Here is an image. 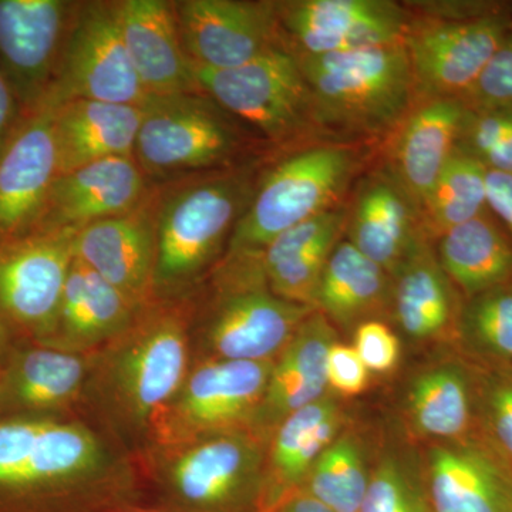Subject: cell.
<instances>
[{
  "instance_id": "cell-25",
  "label": "cell",
  "mask_w": 512,
  "mask_h": 512,
  "mask_svg": "<svg viewBox=\"0 0 512 512\" xmlns=\"http://www.w3.org/2000/svg\"><path fill=\"white\" fill-rule=\"evenodd\" d=\"M143 106L70 100L55 107L59 175L109 158L134 157Z\"/></svg>"
},
{
  "instance_id": "cell-34",
  "label": "cell",
  "mask_w": 512,
  "mask_h": 512,
  "mask_svg": "<svg viewBox=\"0 0 512 512\" xmlns=\"http://www.w3.org/2000/svg\"><path fill=\"white\" fill-rule=\"evenodd\" d=\"M370 474L362 443L353 433H340L320 454L299 490L333 512H359Z\"/></svg>"
},
{
  "instance_id": "cell-4",
  "label": "cell",
  "mask_w": 512,
  "mask_h": 512,
  "mask_svg": "<svg viewBox=\"0 0 512 512\" xmlns=\"http://www.w3.org/2000/svg\"><path fill=\"white\" fill-rule=\"evenodd\" d=\"M249 177L225 170L157 184V301L192 295L221 261L254 197Z\"/></svg>"
},
{
  "instance_id": "cell-48",
  "label": "cell",
  "mask_w": 512,
  "mask_h": 512,
  "mask_svg": "<svg viewBox=\"0 0 512 512\" xmlns=\"http://www.w3.org/2000/svg\"><path fill=\"white\" fill-rule=\"evenodd\" d=\"M508 370H510V372L512 373V366H511V367H508Z\"/></svg>"
},
{
  "instance_id": "cell-40",
  "label": "cell",
  "mask_w": 512,
  "mask_h": 512,
  "mask_svg": "<svg viewBox=\"0 0 512 512\" xmlns=\"http://www.w3.org/2000/svg\"><path fill=\"white\" fill-rule=\"evenodd\" d=\"M353 349L369 372H392L400 360L399 338L379 319L367 320L357 326Z\"/></svg>"
},
{
  "instance_id": "cell-26",
  "label": "cell",
  "mask_w": 512,
  "mask_h": 512,
  "mask_svg": "<svg viewBox=\"0 0 512 512\" xmlns=\"http://www.w3.org/2000/svg\"><path fill=\"white\" fill-rule=\"evenodd\" d=\"M466 106L457 99H427L410 114L393 151L396 184L423 207L457 148Z\"/></svg>"
},
{
  "instance_id": "cell-20",
  "label": "cell",
  "mask_w": 512,
  "mask_h": 512,
  "mask_svg": "<svg viewBox=\"0 0 512 512\" xmlns=\"http://www.w3.org/2000/svg\"><path fill=\"white\" fill-rule=\"evenodd\" d=\"M154 183L134 157L109 158L59 175L35 231H79L134 210Z\"/></svg>"
},
{
  "instance_id": "cell-42",
  "label": "cell",
  "mask_w": 512,
  "mask_h": 512,
  "mask_svg": "<svg viewBox=\"0 0 512 512\" xmlns=\"http://www.w3.org/2000/svg\"><path fill=\"white\" fill-rule=\"evenodd\" d=\"M488 208L512 239V175L487 170Z\"/></svg>"
},
{
  "instance_id": "cell-28",
  "label": "cell",
  "mask_w": 512,
  "mask_h": 512,
  "mask_svg": "<svg viewBox=\"0 0 512 512\" xmlns=\"http://www.w3.org/2000/svg\"><path fill=\"white\" fill-rule=\"evenodd\" d=\"M342 424V407L330 394L279 423L266 453V511L275 510L302 487L320 454L342 433Z\"/></svg>"
},
{
  "instance_id": "cell-6",
  "label": "cell",
  "mask_w": 512,
  "mask_h": 512,
  "mask_svg": "<svg viewBox=\"0 0 512 512\" xmlns=\"http://www.w3.org/2000/svg\"><path fill=\"white\" fill-rule=\"evenodd\" d=\"M296 57L319 123L357 133H379L393 127L409 109L416 86L403 40L350 52Z\"/></svg>"
},
{
  "instance_id": "cell-8",
  "label": "cell",
  "mask_w": 512,
  "mask_h": 512,
  "mask_svg": "<svg viewBox=\"0 0 512 512\" xmlns=\"http://www.w3.org/2000/svg\"><path fill=\"white\" fill-rule=\"evenodd\" d=\"M272 362H192L184 382L157 417L140 457L229 431L251 430Z\"/></svg>"
},
{
  "instance_id": "cell-14",
  "label": "cell",
  "mask_w": 512,
  "mask_h": 512,
  "mask_svg": "<svg viewBox=\"0 0 512 512\" xmlns=\"http://www.w3.org/2000/svg\"><path fill=\"white\" fill-rule=\"evenodd\" d=\"M175 18L194 69L229 70L284 46L276 2L177 0Z\"/></svg>"
},
{
  "instance_id": "cell-17",
  "label": "cell",
  "mask_w": 512,
  "mask_h": 512,
  "mask_svg": "<svg viewBox=\"0 0 512 512\" xmlns=\"http://www.w3.org/2000/svg\"><path fill=\"white\" fill-rule=\"evenodd\" d=\"M157 207L154 184L134 210L94 222L74 235V258L140 308L157 302Z\"/></svg>"
},
{
  "instance_id": "cell-35",
  "label": "cell",
  "mask_w": 512,
  "mask_h": 512,
  "mask_svg": "<svg viewBox=\"0 0 512 512\" xmlns=\"http://www.w3.org/2000/svg\"><path fill=\"white\" fill-rule=\"evenodd\" d=\"M488 210L487 168L456 151L421 207L424 225L440 237L447 229L474 220Z\"/></svg>"
},
{
  "instance_id": "cell-10",
  "label": "cell",
  "mask_w": 512,
  "mask_h": 512,
  "mask_svg": "<svg viewBox=\"0 0 512 512\" xmlns=\"http://www.w3.org/2000/svg\"><path fill=\"white\" fill-rule=\"evenodd\" d=\"M194 70L202 92L269 143H286L315 120L301 63L285 46L235 69Z\"/></svg>"
},
{
  "instance_id": "cell-21",
  "label": "cell",
  "mask_w": 512,
  "mask_h": 512,
  "mask_svg": "<svg viewBox=\"0 0 512 512\" xmlns=\"http://www.w3.org/2000/svg\"><path fill=\"white\" fill-rule=\"evenodd\" d=\"M90 366L92 355L23 342L0 369L2 416H77Z\"/></svg>"
},
{
  "instance_id": "cell-41",
  "label": "cell",
  "mask_w": 512,
  "mask_h": 512,
  "mask_svg": "<svg viewBox=\"0 0 512 512\" xmlns=\"http://www.w3.org/2000/svg\"><path fill=\"white\" fill-rule=\"evenodd\" d=\"M326 373L329 387L342 396H357L369 386V370L353 346L345 343H333L329 350Z\"/></svg>"
},
{
  "instance_id": "cell-3",
  "label": "cell",
  "mask_w": 512,
  "mask_h": 512,
  "mask_svg": "<svg viewBox=\"0 0 512 512\" xmlns=\"http://www.w3.org/2000/svg\"><path fill=\"white\" fill-rule=\"evenodd\" d=\"M192 362H269L316 309L269 288L261 251L225 252L190 295Z\"/></svg>"
},
{
  "instance_id": "cell-36",
  "label": "cell",
  "mask_w": 512,
  "mask_h": 512,
  "mask_svg": "<svg viewBox=\"0 0 512 512\" xmlns=\"http://www.w3.org/2000/svg\"><path fill=\"white\" fill-rule=\"evenodd\" d=\"M359 512H433L423 466L407 454H383L372 468Z\"/></svg>"
},
{
  "instance_id": "cell-47",
  "label": "cell",
  "mask_w": 512,
  "mask_h": 512,
  "mask_svg": "<svg viewBox=\"0 0 512 512\" xmlns=\"http://www.w3.org/2000/svg\"><path fill=\"white\" fill-rule=\"evenodd\" d=\"M126 512H147V511H143V510H134V511H126Z\"/></svg>"
},
{
  "instance_id": "cell-15",
  "label": "cell",
  "mask_w": 512,
  "mask_h": 512,
  "mask_svg": "<svg viewBox=\"0 0 512 512\" xmlns=\"http://www.w3.org/2000/svg\"><path fill=\"white\" fill-rule=\"evenodd\" d=\"M79 2L0 0V64L23 114L45 100Z\"/></svg>"
},
{
  "instance_id": "cell-39",
  "label": "cell",
  "mask_w": 512,
  "mask_h": 512,
  "mask_svg": "<svg viewBox=\"0 0 512 512\" xmlns=\"http://www.w3.org/2000/svg\"><path fill=\"white\" fill-rule=\"evenodd\" d=\"M461 101L471 110H512V28Z\"/></svg>"
},
{
  "instance_id": "cell-5",
  "label": "cell",
  "mask_w": 512,
  "mask_h": 512,
  "mask_svg": "<svg viewBox=\"0 0 512 512\" xmlns=\"http://www.w3.org/2000/svg\"><path fill=\"white\" fill-rule=\"evenodd\" d=\"M268 444L237 430L144 454L143 511L265 512Z\"/></svg>"
},
{
  "instance_id": "cell-18",
  "label": "cell",
  "mask_w": 512,
  "mask_h": 512,
  "mask_svg": "<svg viewBox=\"0 0 512 512\" xmlns=\"http://www.w3.org/2000/svg\"><path fill=\"white\" fill-rule=\"evenodd\" d=\"M59 177L55 107L22 114L0 151V242L35 231Z\"/></svg>"
},
{
  "instance_id": "cell-49",
  "label": "cell",
  "mask_w": 512,
  "mask_h": 512,
  "mask_svg": "<svg viewBox=\"0 0 512 512\" xmlns=\"http://www.w3.org/2000/svg\"><path fill=\"white\" fill-rule=\"evenodd\" d=\"M272 511H274V510H272ZM272 511H265V512H272Z\"/></svg>"
},
{
  "instance_id": "cell-33",
  "label": "cell",
  "mask_w": 512,
  "mask_h": 512,
  "mask_svg": "<svg viewBox=\"0 0 512 512\" xmlns=\"http://www.w3.org/2000/svg\"><path fill=\"white\" fill-rule=\"evenodd\" d=\"M456 339L468 356L484 365L512 366V281L464 299Z\"/></svg>"
},
{
  "instance_id": "cell-30",
  "label": "cell",
  "mask_w": 512,
  "mask_h": 512,
  "mask_svg": "<svg viewBox=\"0 0 512 512\" xmlns=\"http://www.w3.org/2000/svg\"><path fill=\"white\" fill-rule=\"evenodd\" d=\"M410 205L412 201L396 183L373 180L360 191L346 225L350 244L382 266L390 278L426 238Z\"/></svg>"
},
{
  "instance_id": "cell-37",
  "label": "cell",
  "mask_w": 512,
  "mask_h": 512,
  "mask_svg": "<svg viewBox=\"0 0 512 512\" xmlns=\"http://www.w3.org/2000/svg\"><path fill=\"white\" fill-rule=\"evenodd\" d=\"M456 151L474 158L488 171L512 175V110L466 107Z\"/></svg>"
},
{
  "instance_id": "cell-31",
  "label": "cell",
  "mask_w": 512,
  "mask_h": 512,
  "mask_svg": "<svg viewBox=\"0 0 512 512\" xmlns=\"http://www.w3.org/2000/svg\"><path fill=\"white\" fill-rule=\"evenodd\" d=\"M392 278L349 241L333 248L320 275L313 308L340 328H357L392 305Z\"/></svg>"
},
{
  "instance_id": "cell-22",
  "label": "cell",
  "mask_w": 512,
  "mask_h": 512,
  "mask_svg": "<svg viewBox=\"0 0 512 512\" xmlns=\"http://www.w3.org/2000/svg\"><path fill=\"white\" fill-rule=\"evenodd\" d=\"M128 57L148 97L202 92L185 52L174 3L116 0Z\"/></svg>"
},
{
  "instance_id": "cell-12",
  "label": "cell",
  "mask_w": 512,
  "mask_h": 512,
  "mask_svg": "<svg viewBox=\"0 0 512 512\" xmlns=\"http://www.w3.org/2000/svg\"><path fill=\"white\" fill-rule=\"evenodd\" d=\"M72 229L0 242V315L23 342L40 343L55 322L74 259Z\"/></svg>"
},
{
  "instance_id": "cell-11",
  "label": "cell",
  "mask_w": 512,
  "mask_h": 512,
  "mask_svg": "<svg viewBox=\"0 0 512 512\" xmlns=\"http://www.w3.org/2000/svg\"><path fill=\"white\" fill-rule=\"evenodd\" d=\"M79 99L133 106L150 99L128 57L116 0L79 2L55 82L42 104L56 107Z\"/></svg>"
},
{
  "instance_id": "cell-27",
  "label": "cell",
  "mask_w": 512,
  "mask_h": 512,
  "mask_svg": "<svg viewBox=\"0 0 512 512\" xmlns=\"http://www.w3.org/2000/svg\"><path fill=\"white\" fill-rule=\"evenodd\" d=\"M392 311L407 339L423 343L456 338L463 302L426 238L392 276Z\"/></svg>"
},
{
  "instance_id": "cell-45",
  "label": "cell",
  "mask_w": 512,
  "mask_h": 512,
  "mask_svg": "<svg viewBox=\"0 0 512 512\" xmlns=\"http://www.w3.org/2000/svg\"><path fill=\"white\" fill-rule=\"evenodd\" d=\"M15 338H18L15 330L10 328L8 320L0 315V369L9 359L10 353L16 348Z\"/></svg>"
},
{
  "instance_id": "cell-13",
  "label": "cell",
  "mask_w": 512,
  "mask_h": 512,
  "mask_svg": "<svg viewBox=\"0 0 512 512\" xmlns=\"http://www.w3.org/2000/svg\"><path fill=\"white\" fill-rule=\"evenodd\" d=\"M512 28V13L430 19L409 25L403 42L414 86L427 99L463 100Z\"/></svg>"
},
{
  "instance_id": "cell-46",
  "label": "cell",
  "mask_w": 512,
  "mask_h": 512,
  "mask_svg": "<svg viewBox=\"0 0 512 512\" xmlns=\"http://www.w3.org/2000/svg\"><path fill=\"white\" fill-rule=\"evenodd\" d=\"M0 417H2V382H0Z\"/></svg>"
},
{
  "instance_id": "cell-44",
  "label": "cell",
  "mask_w": 512,
  "mask_h": 512,
  "mask_svg": "<svg viewBox=\"0 0 512 512\" xmlns=\"http://www.w3.org/2000/svg\"><path fill=\"white\" fill-rule=\"evenodd\" d=\"M272 512H333L325 504L306 494L305 491L298 490L296 493L285 498L278 507Z\"/></svg>"
},
{
  "instance_id": "cell-23",
  "label": "cell",
  "mask_w": 512,
  "mask_h": 512,
  "mask_svg": "<svg viewBox=\"0 0 512 512\" xmlns=\"http://www.w3.org/2000/svg\"><path fill=\"white\" fill-rule=\"evenodd\" d=\"M336 342L338 333L323 313L312 312L303 320L272 362L264 397L252 420V431L271 439L289 414L328 396L326 363Z\"/></svg>"
},
{
  "instance_id": "cell-1",
  "label": "cell",
  "mask_w": 512,
  "mask_h": 512,
  "mask_svg": "<svg viewBox=\"0 0 512 512\" xmlns=\"http://www.w3.org/2000/svg\"><path fill=\"white\" fill-rule=\"evenodd\" d=\"M140 463L77 416L0 417V512L143 510Z\"/></svg>"
},
{
  "instance_id": "cell-43",
  "label": "cell",
  "mask_w": 512,
  "mask_h": 512,
  "mask_svg": "<svg viewBox=\"0 0 512 512\" xmlns=\"http://www.w3.org/2000/svg\"><path fill=\"white\" fill-rule=\"evenodd\" d=\"M16 100L15 93L6 77L0 72V151L5 147L9 140L13 128L18 124L16 120Z\"/></svg>"
},
{
  "instance_id": "cell-7",
  "label": "cell",
  "mask_w": 512,
  "mask_h": 512,
  "mask_svg": "<svg viewBox=\"0 0 512 512\" xmlns=\"http://www.w3.org/2000/svg\"><path fill=\"white\" fill-rule=\"evenodd\" d=\"M247 147L241 121L207 93L150 97L134 158L151 183L231 170Z\"/></svg>"
},
{
  "instance_id": "cell-24",
  "label": "cell",
  "mask_w": 512,
  "mask_h": 512,
  "mask_svg": "<svg viewBox=\"0 0 512 512\" xmlns=\"http://www.w3.org/2000/svg\"><path fill=\"white\" fill-rule=\"evenodd\" d=\"M141 309L74 258L52 329L36 345L93 355L121 335Z\"/></svg>"
},
{
  "instance_id": "cell-16",
  "label": "cell",
  "mask_w": 512,
  "mask_h": 512,
  "mask_svg": "<svg viewBox=\"0 0 512 512\" xmlns=\"http://www.w3.org/2000/svg\"><path fill=\"white\" fill-rule=\"evenodd\" d=\"M282 43L296 56H322L403 40L410 22L386 0L276 3Z\"/></svg>"
},
{
  "instance_id": "cell-32",
  "label": "cell",
  "mask_w": 512,
  "mask_h": 512,
  "mask_svg": "<svg viewBox=\"0 0 512 512\" xmlns=\"http://www.w3.org/2000/svg\"><path fill=\"white\" fill-rule=\"evenodd\" d=\"M437 259L464 299L512 281V239L490 210L443 232Z\"/></svg>"
},
{
  "instance_id": "cell-9",
  "label": "cell",
  "mask_w": 512,
  "mask_h": 512,
  "mask_svg": "<svg viewBox=\"0 0 512 512\" xmlns=\"http://www.w3.org/2000/svg\"><path fill=\"white\" fill-rule=\"evenodd\" d=\"M353 167L352 151L343 147L306 148L279 161L256 188L227 252L262 251L289 228L332 210Z\"/></svg>"
},
{
  "instance_id": "cell-38",
  "label": "cell",
  "mask_w": 512,
  "mask_h": 512,
  "mask_svg": "<svg viewBox=\"0 0 512 512\" xmlns=\"http://www.w3.org/2000/svg\"><path fill=\"white\" fill-rule=\"evenodd\" d=\"M488 372L478 384L477 429L512 463V373Z\"/></svg>"
},
{
  "instance_id": "cell-2",
  "label": "cell",
  "mask_w": 512,
  "mask_h": 512,
  "mask_svg": "<svg viewBox=\"0 0 512 512\" xmlns=\"http://www.w3.org/2000/svg\"><path fill=\"white\" fill-rule=\"evenodd\" d=\"M191 316L190 296L151 303L92 355L82 410L137 461L190 370Z\"/></svg>"
},
{
  "instance_id": "cell-19",
  "label": "cell",
  "mask_w": 512,
  "mask_h": 512,
  "mask_svg": "<svg viewBox=\"0 0 512 512\" xmlns=\"http://www.w3.org/2000/svg\"><path fill=\"white\" fill-rule=\"evenodd\" d=\"M423 473L433 512H512V463L478 430L434 441Z\"/></svg>"
},
{
  "instance_id": "cell-29",
  "label": "cell",
  "mask_w": 512,
  "mask_h": 512,
  "mask_svg": "<svg viewBox=\"0 0 512 512\" xmlns=\"http://www.w3.org/2000/svg\"><path fill=\"white\" fill-rule=\"evenodd\" d=\"M460 360L427 367L412 380L406 413L417 436L454 440L477 429L480 373Z\"/></svg>"
}]
</instances>
